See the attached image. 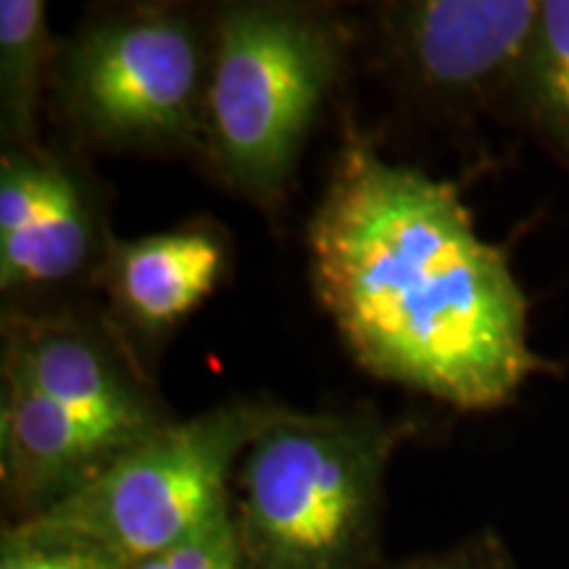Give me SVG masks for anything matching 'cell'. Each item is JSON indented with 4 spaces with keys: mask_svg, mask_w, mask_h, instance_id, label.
I'll return each mask as SVG.
<instances>
[{
    "mask_svg": "<svg viewBox=\"0 0 569 569\" xmlns=\"http://www.w3.org/2000/svg\"><path fill=\"white\" fill-rule=\"evenodd\" d=\"M282 409L267 398H230L193 417H174L90 486L32 519L80 532L132 565L232 507L234 469Z\"/></svg>",
    "mask_w": 569,
    "mask_h": 569,
    "instance_id": "8992f818",
    "label": "cell"
},
{
    "mask_svg": "<svg viewBox=\"0 0 569 569\" xmlns=\"http://www.w3.org/2000/svg\"><path fill=\"white\" fill-rule=\"evenodd\" d=\"M507 122L530 134L569 174V0H540Z\"/></svg>",
    "mask_w": 569,
    "mask_h": 569,
    "instance_id": "30bf717a",
    "label": "cell"
},
{
    "mask_svg": "<svg viewBox=\"0 0 569 569\" xmlns=\"http://www.w3.org/2000/svg\"><path fill=\"white\" fill-rule=\"evenodd\" d=\"M59 38L40 0H0V138L3 148L40 146Z\"/></svg>",
    "mask_w": 569,
    "mask_h": 569,
    "instance_id": "8fae6325",
    "label": "cell"
},
{
    "mask_svg": "<svg viewBox=\"0 0 569 569\" xmlns=\"http://www.w3.org/2000/svg\"><path fill=\"white\" fill-rule=\"evenodd\" d=\"M419 432L375 403L284 407L251 440L232 478V517L251 569H380L386 480Z\"/></svg>",
    "mask_w": 569,
    "mask_h": 569,
    "instance_id": "3957f363",
    "label": "cell"
},
{
    "mask_svg": "<svg viewBox=\"0 0 569 569\" xmlns=\"http://www.w3.org/2000/svg\"><path fill=\"white\" fill-rule=\"evenodd\" d=\"M211 51L203 6L96 9L59 40L51 106L80 151L198 159Z\"/></svg>",
    "mask_w": 569,
    "mask_h": 569,
    "instance_id": "5b68a950",
    "label": "cell"
},
{
    "mask_svg": "<svg viewBox=\"0 0 569 569\" xmlns=\"http://www.w3.org/2000/svg\"><path fill=\"white\" fill-rule=\"evenodd\" d=\"M0 569H127V561L80 532L24 519L3 525Z\"/></svg>",
    "mask_w": 569,
    "mask_h": 569,
    "instance_id": "7c38bea8",
    "label": "cell"
},
{
    "mask_svg": "<svg viewBox=\"0 0 569 569\" xmlns=\"http://www.w3.org/2000/svg\"><path fill=\"white\" fill-rule=\"evenodd\" d=\"M380 569H519L507 540L493 528H482L443 551L417 553L401 561H386Z\"/></svg>",
    "mask_w": 569,
    "mask_h": 569,
    "instance_id": "5bb4252c",
    "label": "cell"
},
{
    "mask_svg": "<svg viewBox=\"0 0 569 569\" xmlns=\"http://www.w3.org/2000/svg\"><path fill=\"white\" fill-rule=\"evenodd\" d=\"M127 569H251L234 528L232 507L167 549L148 553Z\"/></svg>",
    "mask_w": 569,
    "mask_h": 569,
    "instance_id": "4fadbf2b",
    "label": "cell"
},
{
    "mask_svg": "<svg viewBox=\"0 0 569 569\" xmlns=\"http://www.w3.org/2000/svg\"><path fill=\"white\" fill-rule=\"evenodd\" d=\"M211 27L198 161L232 196L274 213L343 80L353 32L336 6L293 0L219 3Z\"/></svg>",
    "mask_w": 569,
    "mask_h": 569,
    "instance_id": "277c9868",
    "label": "cell"
},
{
    "mask_svg": "<svg viewBox=\"0 0 569 569\" xmlns=\"http://www.w3.org/2000/svg\"><path fill=\"white\" fill-rule=\"evenodd\" d=\"M540 0H386L367 6L377 53L417 109L448 124L507 122Z\"/></svg>",
    "mask_w": 569,
    "mask_h": 569,
    "instance_id": "52a82bcc",
    "label": "cell"
},
{
    "mask_svg": "<svg viewBox=\"0 0 569 569\" xmlns=\"http://www.w3.org/2000/svg\"><path fill=\"white\" fill-rule=\"evenodd\" d=\"M311 288L369 375L457 411H498L532 377L530 301L457 182L393 163L346 124L306 230Z\"/></svg>",
    "mask_w": 569,
    "mask_h": 569,
    "instance_id": "6da1fadb",
    "label": "cell"
},
{
    "mask_svg": "<svg viewBox=\"0 0 569 569\" xmlns=\"http://www.w3.org/2000/svg\"><path fill=\"white\" fill-rule=\"evenodd\" d=\"M0 332L6 522L59 507L174 419L103 306L69 298L3 309Z\"/></svg>",
    "mask_w": 569,
    "mask_h": 569,
    "instance_id": "7a4b0ae2",
    "label": "cell"
},
{
    "mask_svg": "<svg viewBox=\"0 0 569 569\" xmlns=\"http://www.w3.org/2000/svg\"><path fill=\"white\" fill-rule=\"evenodd\" d=\"M230 261V238L213 219H190L140 238H113L96 290L119 330L142 353L159 346L213 293Z\"/></svg>",
    "mask_w": 569,
    "mask_h": 569,
    "instance_id": "9c48e42d",
    "label": "cell"
},
{
    "mask_svg": "<svg viewBox=\"0 0 569 569\" xmlns=\"http://www.w3.org/2000/svg\"><path fill=\"white\" fill-rule=\"evenodd\" d=\"M74 146L0 153V290L6 309L96 290L117 234L101 182Z\"/></svg>",
    "mask_w": 569,
    "mask_h": 569,
    "instance_id": "ba28073f",
    "label": "cell"
}]
</instances>
